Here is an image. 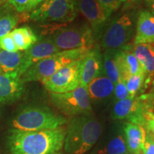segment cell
<instances>
[{"instance_id":"f1b7e54d","label":"cell","mask_w":154,"mask_h":154,"mask_svg":"<svg viewBox=\"0 0 154 154\" xmlns=\"http://www.w3.org/2000/svg\"><path fill=\"white\" fill-rule=\"evenodd\" d=\"M145 127L151 136L154 138V113L151 111H147L144 115L143 128Z\"/></svg>"},{"instance_id":"3957f363","label":"cell","mask_w":154,"mask_h":154,"mask_svg":"<svg viewBox=\"0 0 154 154\" xmlns=\"http://www.w3.org/2000/svg\"><path fill=\"white\" fill-rule=\"evenodd\" d=\"M67 119L57 114L49 108L43 106H29L21 110L13 118L11 130L34 131L61 127L67 123Z\"/></svg>"},{"instance_id":"4dcf8cb0","label":"cell","mask_w":154,"mask_h":154,"mask_svg":"<svg viewBox=\"0 0 154 154\" xmlns=\"http://www.w3.org/2000/svg\"><path fill=\"white\" fill-rule=\"evenodd\" d=\"M141 154H154V138L149 134H146Z\"/></svg>"},{"instance_id":"d4e9b609","label":"cell","mask_w":154,"mask_h":154,"mask_svg":"<svg viewBox=\"0 0 154 154\" xmlns=\"http://www.w3.org/2000/svg\"><path fill=\"white\" fill-rule=\"evenodd\" d=\"M126 86L128 91L129 97L134 98L142 88L144 86L145 83V74H138L128 77L125 81Z\"/></svg>"},{"instance_id":"f546056e","label":"cell","mask_w":154,"mask_h":154,"mask_svg":"<svg viewBox=\"0 0 154 154\" xmlns=\"http://www.w3.org/2000/svg\"><path fill=\"white\" fill-rule=\"evenodd\" d=\"M7 2L19 14L26 12L29 0H7Z\"/></svg>"},{"instance_id":"7a4b0ae2","label":"cell","mask_w":154,"mask_h":154,"mask_svg":"<svg viewBox=\"0 0 154 154\" xmlns=\"http://www.w3.org/2000/svg\"><path fill=\"white\" fill-rule=\"evenodd\" d=\"M101 133V124L93 116H79L69 121L63 149L69 154H84L97 142Z\"/></svg>"},{"instance_id":"7402d4cb","label":"cell","mask_w":154,"mask_h":154,"mask_svg":"<svg viewBox=\"0 0 154 154\" xmlns=\"http://www.w3.org/2000/svg\"><path fill=\"white\" fill-rule=\"evenodd\" d=\"M23 51L9 52L0 50V71L2 74L17 72L22 62Z\"/></svg>"},{"instance_id":"5bb4252c","label":"cell","mask_w":154,"mask_h":154,"mask_svg":"<svg viewBox=\"0 0 154 154\" xmlns=\"http://www.w3.org/2000/svg\"><path fill=\"white\" fill-rule=\"evenodd\" d=\"M24 84L16 72L0 74V102L11 103L20 99L24 92Z\"/></svg>"},{"instance_id":"52a82bcc","label":"cell","mask_w":154,"mask_h":154,"mask_svg":"<svg viewBox=\"0 0 154 154\" xmlns=\"http://www.w3.org/2000/svg\"><path fill=\"white\" fill-rule=\"evenodd\" d=\"M134 31V22L127 14L109 23L101 34V45L103 51H117L126 47L133 37Z\"/></svg>"},{"instance_id":"484cf974","label":"cell","mask_w":154,"mask_h":154,"mask_svg":"<svg viewBox=\"0 0 154 154\" xmlns=\"http://www.w3.org/2000/svg\"><path fill=\"white\" fill-rule=\"evenodd\" d=\"M100 5L109 15L120 8L122 0H98Z\"/></svg>"},{"instance_id":"ba28073f","label":"cell","mask_w":154,"mask_h":154,"mask_svg":"<svg viewBox=\"0 0 154 154\" xmlns=\"http://www.w3.org/2000/svg\"><path fill=\"white\" fill-rule=\"evenodd\" d=\"M60 51L90 50L94 47V34L87 25L58 30L50 38Z\"/></svg>"},{"instance_id":"5b68a950","label":"cell","mask_w":154,"mask_h":154,"mask_svg":"<svg viewBox=\"0 0 154 154\" xmlns=\"http://www.w3.org/2000/svg\"><path fill=\"white\" fill-rule=\"evenodd\" d=\"M77 16L74 0H45L29 12L28 19L34 22L63 23L71 22Z\"/></svg>"},{"instance_id":"2e32d148","label":"cell","mask_w":154,"mask_h":154,"mask_svg":"<svg viewBox=\"0 0 154 154\" xmlns=\"http://www.w3.org/2000/svg\"><path fill=\"white\" fill-rule=\"evenodd\" d=\"M133 51L143 69L144 86H147L154 78V43L134 45Z\"/></svg>"},{"instance_id":"30bf717a","label":"cell","mask_w":154,"mask_h":154,"mask_svg":"<svg viewBox=\"0 0 154 154\" xmlns=\"http://www.w3.org/2000/svg\"><path fill=\"white\" fill-rule=\"evenodd\" d=\"M150 106L140 97H128L116 101L112 110V117L116 120H128L130 123L143 127L144 115Z\"/></svg>"},{"instance_id":"277c9868","label":"cell","mask_w":154,"mask_h":154,"mask_svg":"<svg viewBox=\"0 0 154 154\" xmlns=\"http://www.w3.org/2000/svg\"><path fill=\"white\" fill-rule=\"evenodd\" d=\"M91 49H75L59 51L30 66L21 76V81L23 84L43 81L51 76L66 65L85 57Z\"/></svg>"},{"instance_id":"ffe728a7","label":"cell","mask_w":154,"mask_h":154,"mask_svg":"<svg viewBox=\"0 0 154 154\" xmlns=\"http://www.w3.org/2000/svg\"><path fill=\"white\" fill-rule=\"evenodd\" d=\"M19 19V13L8 2L0 5V38L10 33Z\"/></svg>"},{"instance_id":"ac0fdd59","label":"cell","mask_w":154,"mask_h":154,"mask_svg":"<svg viewBox=\"0 0 154 154\" xmlns=\"http://www.w3.org/2000/svg\"><path fill=\"white\" fill-rule=\"evenodd\" d=\"M124 131L128 153L141 154L146 136V131L143 127L127 122L124 126Z\"/></svg>"},{"instance_id":"d590c367","label":"cell","mask_w":154,"mask_h":154,"mask_svg":"<svg viewBox=\"0 0 154 154\" xmlns=\"http://www.w3.org/2000/svg\"><path fill=\"white\" fill-rule=\"evenodd\" d=\"M7 2H7V0H0V5H4V4H5Z\"/></svg>"},{"instance_id":"603a6c76","label":"cell","mask_w":154,"mask_h":154,"mask_svg":"<svg viewBox=\"0 0 154 154\" xmlns=\"http://www.w3.org/2000/svg\"><path fill=\"white\" fill-rule=\"evenodd\" d=\"M115 54L116 51H105L102 55L103 72L113 84H116L121 79Z\"/></svg>"},{"instance_id":"836d02e7","label":"cell","mask_w":154,"mask_h":154,"mask_svg":"<svg viewBox=\"0 0 154 154\" xmlns=\"http://www.w3.org/2000/svg\"><path fill=\"white\" fill-rule=\"evenodd\" d=\"M45 0H29L26 12H31V11L34 10L36 7H38Z\"/></svg>"},{"instance_id":"9c48e42d","label":"cell","mask_w":154,"mask_h":154,"mask_svg":"<svg viewBox=\"0 0 154 154\" xmlns=\"http://www.w3.org/2000/svg\"><path fill=\"white\" fill-rule=\"evenodd\" d=\"M82 59L69 63L52 76L42 81L50 93L63 94L74 91L80 85Z\"/></svg>"},{"instance_id":"83f0119b","label":"cell","mask_w":154,"mask_h":154,"mask_svg":"<svg viewBox=\"0 0 154 154\" xmlns=\"http://www.w3.org/2000/svg\"><path fill=\"white\" fill-rule=\"evenodd\" d=\"M113 94H114V97L116 101L129 97L126 86V83L124 80L120 79L116 84H115L114 88H113Z\"/></svg>"},{"instance_id":"d6986e66","label":"cell","mask_w":154,"mask_h":154,"mask_svg":"<svg viewBox=\"0 0 154 154\" xmlns=\"http://www.w3.org/2000/svg\"><path fill=\"white\" fill-rule=\"evenodd\" d=\"M114 84L106 76L94 79L86 87L90 101L99 102L104 101L112 95Z\"/></svg>"},{"instance_id":"44dd1931","label":"cell","mask_w":154,"mask_h":154,"mask_svg":"<svg viewBox=\"0 0 154 154\" xmlns=\"http://www.w3.org/2000/svg\"><path fill=\"white\" fill-rule=\"evenodd\" d=\"M10 34L19 51H25L38 42L37 36L29 26H22L13 29Z\"/></svg>"},{"instance_id":"1f68e13d","label":"cell","mask_w":154,"mask_h":154,"mask_svg":"<svg viewBox=\"0 0 154 154\" xmlns=\"http://www.w3.org/2000/svg\"><path fill=\"white\" fill-rule=\"evenodd\" d=\"M140 99L145 101L149 106L154 104V82L153 83V86H152L149 93L145 94V95L140 96Z\"/></svg>"},{"instance_id":"7c38bea8","label":"cell","mask_w":154,"mask_h":154,"mask_svg":"<svg viewBox=\"0 0 154 154\" xmlns=\"http://www.w3.org/2000/svg\"><path fill=\"white\" fill-rule=\"evenodd\" d=\"M76 8L85 17L93 30L94 35H99L110 15L103 10L98 0H74Z\"/></svg>"},{"instance_id":"9a60e30c","label":"cell","mask_w":154,"mask_h":154,"mask_svg":"<svg viewBox=\"0 0 154 154\" xmlns=\"http://www.w3.org/2000/svg\"><path fill=\"white\" fill-rule=\"evenodd\" d=\"M115 54L121 79L125 82L133 75L144 74L141 65L133 51V47L127 46L124 49L116 51Z\"/></svg>"},{"instance_id":"8992f818","label":"cell","mask_w":154,"mask_h":154,"mask_svg":"<svg viewBox=\"0 0 154 154\" xmlns=\"http://www.w3.org/2000/svg\"><path fill=\"white\" fill-rule=\"evenodd\" d=\"M50 101L63 114L73 117L92 115L86 88L79 85L74 91L63 94L50 93Z\"/></svg>"},{"instance_id":"6da1fadb","label":"cell","mask_w":154,"mask_h":154,"mask_svg":"<svg viewBox=\"0 0 154 154\" xmlns=\"http://www.w3.org/2000/svg\"><path fill=\"white\" fill-rule=\"evenodd\" d=\"M66 133L62 126L34 131L11 130L9 149L11 154H61Z\"/></svg>"},{"instance_id":"cb8c5ba5","label":"cell","mask_w":154,"mask_h":154,"mask_svg":"<svg viewBox=\"0 0 154 154\" xmlns=\"http://www.w3.org/2000/svg\"><path fill=\"white\" fill-rule=\"evenodd\" d=\"M101 153L102 154L128 153L124 136L122 134H119L112 138Z\"/></svg>"},{"instance_id":"8d00e7d4","label":"cell","mask_w":154,"mask_h":154,"mask_svg":"<svg viewBox=\"0 0 154 154\" xmlns=\"http://www.w3.org/2000/svg\"><path fill=\"white\" fill-rule=\"evenodd\" d=\"M2 74V72H1V71H0V74Z\"/></svg>"},{"instance_id":"74e56055","label":"cell","mask_w":154,"mask_h":154,"mask_svg":"<svg viewBox=\"0 0 154 154\" xmlns=\"http://www.w3.org/2000/svg\"><path fill=\"white\" fill-rule=\"evenodd\" d=\"M125 154H129V153H125Z\"/></svg>"},{"instance_id":"8fae6325","label":"cell","mask_w":154,"mask_h":154,"mask_svg":"<svg viewBox=\"0 0 154 154\" xmlns=\"http://www.w3.org/2000/svg\"><path fill=\"white\" fill-rule=\"evenodd\" d=\"M59 51H61L56 47L50 38H43L41 41H38L30 49L23 51L22 62L16 73L21 77L34 63L51 57Z\"/></svg>"},{"instance_id":"e575fe53","label":"cell","mask_w":154,"mask_h":154,"mask_svg":"<svg viewBox=\"0 0 154 154\" xmlns=\"http://www.w3.org/2000/svg\"><path fill=\"white\" fill-rule=\"evenodd\" d=\"M145 2L149 11L154 14V0H145Z\"/></svg>"},{"instance_id":"4fadbf2b","label":"cell","mask_w":154,"mask_h":154,"mask_svg":"<svg viewBox=\"0 0 154 154\" xmlns=\"http://www.w3.org/2000/svg\"><path fill=\"white\" fill-rule=\"evenodd\" d=\"M103 57L99 46H96L82 59L81 67L80 85L86 88L90 82L103 76Z\"/></svg>"},{"instance_id":"4316f807","label":"cell","mask_w":154,"mask_h":154,"mask_svg":"<svg viewBox=\"0 0 154 154\" xmlns=\"http://www.w3.org/2000/svg\"><path fill=\"white\" fill-rule=\"evenodd\" d=\"M0 50L9 51V52L19 51L10 33L0 38Z\"/></svg>"},{"instance_id":"e0dca14e","label":"cell","mask_w":154,"mask_h":154,"mask_svg":"<svg viewBox=\"0 0 154 154\" xmlns=\"http://www.w3.org/2000/svg\"><path fill=\"white\" fill-rule=\"evenodd\" d=\"M134 45L154 43V14L148 10L138 15Z\"/></svg>"},{"instance_id":"d6a6232c","label":"cell","mask_w":154,"mask_h":154,"mask_svg":"<svg viewBox=\"0 0 154 154\" xmlns=\"http://www.w3.org/2000/svg\"><path fill=\"white\" fill-rule=\"evenodd\" d=\"M141 2V0H122V4L124 5V8L126 9L134 8L138 7Z\"/></svg>"}]
</instances>
